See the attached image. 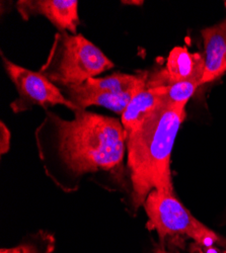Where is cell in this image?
Masks as SVG:
<instances>
[{"label":"cell","instance_id":"cell-1","mask_svg":"<svg viewBox=\"0 0 226 253\" xmlns=\"http://www.w3.org/2000/svg\"><path fill=\"white\" fill-rule=\"evenodd\" d=\"M72 120L46 111L35 139L46 175L64 193H74L86 176L110 191L131 197L128 167L124 164L127 135L121 120L87 110Z\"/></svg>","mask_w":226,"mask_h":253},{"label":"cell","instance_id":"cell-2","mask_svg":"<svg viewBox=\"0 0 226 253\" xmlns=\"http://www.w3.org/2000/svg\"><path fill=\"white\" fill-rule=\"evenodd\" d=\"M186 105H161L136 129L127 133V167L134 211L144 205L148 195L157 191L175 194L171 157Z\"/></svg>","mask_w":226,"mask_h":253},{"label":"cell","instance_id":"cell-3","mask_svg":"<svg viewBox=\"0 0 226 253\" xmlns=\"http://www.w3.org/2000/svg\"><path fill=\"white\" fill-rule=\"evenodd\" d=\"M114 67L105 53L82 35L58 32L39 72L61 88L84 83Z\"/></svg>","mask_w":226,"mask_h":253},{"label":"cell","instance_id":"cell-4","mask_svg":"<svg viewBox=\"0 0 226 253\" xmlns=\"http://www.w3.org/2000/svg\"><path fill=\"white\" fill-rule=\"evenodd\" d=\"M143 208L148 218V229L156 232L161 242L181 238L205 246L226 248V238L197 220L175 194L153 191Z\"/></svg>","mask_w":226,"mask_h":253},{"label":"cell","instance_id":"cell-5","mask_svg":"<svg viewBox=\"0 0 226 253\" xmlns=\"http://www.w3.org/2000/svg\"><path fill=\"white\" fill-rule=\"evenodd\" d=\"M146 87L145 71L141 74L114 73L94 77L77 85L61 87L65 97L78 110L96 105L122 115L133 96Z\"/></svg>","mask_w":226,"mask_h":253},{"label":"cell","instance_id":"cell-6","mask_svg":"<svg viewBox=\"0 0 226 253\" xmlns=\"http://www.w3.org/2000/svg\"><path fill=\"white\" fill-rule=\"evenodd\" d=\"M4 70L17 91V98L10 103L14 114L24 113L34 107H41L48 111L55 105H64L72 113L79 111L69 101L60 87L40 72L29 70L11 62L1 52Z\"/></svg>","mask_w":226,"mask_h":253},{"label":"cell","instance_id":"cell-7","mask_svg":"<svg viewBox=\"0 0 226 253\" xmlns=\"http://www.w3.org/2000/svg\"><path fill=\"white\" fill-rule=\"evenodd\" d=\"M205 61L200 53H191L187 48L176 47L167 59L166 66L153 71H145L146 87H162L172 84L192 81L201 85Z\"/></svg>","mask_w":226,"mask_h":253},{"label":"cell","instance_id":"cell-8","mask_svg":"<svg viewBox=\"0 0 226 253\" xmlns=\"http://www.w3.org/2000/svg\"><path fill=\"white\" fill-rule=\"evenodd\" d=\"M16 9L25 20L32 16H44L58 32L76 35L80 24L76 0H19Z\"/></svg>","mask_w":226,"mask_h":253},{"label":"cell","instance_id":"cell-9","mask_svg":"<svg viewBox=\"0 0 226 253\" xmlns=\"http://www.w3.org/2000/svg\"><path fill=\"white\" fill-rule=\"evenodd\" d=\"M204 43L205 69L201 81L210 83L226 72V18L221 23L201 31Z\"/></svg>","mask_w":226,"mask_h":253},{"label":"cell","instance_id":"cell-10","mask_svg":"<svg viewBox=\"0 0 226 253\" xmlns=\"http://www.w3.org/2000/svg\"><path fill=\"white\" fill-rule=\"evenodd\" d=\"M161 105L159 87H144L138 91L121 115V123L126 134L136 129Z\"/></svg>","mask_w":226,"mask_h":253},{"label":"cell","instance_id":"cell-11","mask_svg":"<svg viewBox=\"0 0 226 253\" xmlns=\"http://www.w3.org/2000/svg\"><path fill=\"white\" fill-rule=\"evenodd\" d=\"M56 240L47 231L41 230L12 248H2L0 253H54Z\"/></svg>","mask_w":226,"mask_h":253},{"label":"cell","instance_id":"cell-12","mask_svg":"<svg viewBox=\"0 0 226 253\" xmlns=\"http://www.w3.org/2000/svg\"><path fill=\"white\" fill-rule=\"evenodd\" d=\"M199 86L196 82L184 81L159 87L162 105H187Z\"/></svg>","mask_w":226,"mask_h":253},{"label":"cell","instance_id":"cell-13","mask_svg":"<svg viewBox=\"0 0 226 253\" xmlns=\"http://www.w3.org/2000/svg\"><path fill=\"white\" fill-rule=\"evenodd\" d=\"M169 246L166 250L167 253H226V248L215 247V246H205L196 242L181 239L172 238L163 241Z\"/></svg>","mask_w":226,"mask_h":253},{"label":"cell","instance_id":"cell-14","mask_svg":"<svg viewBox=\"0 0 226 253\" xmlns=\"http://www.w3.org/2000/svg\"><path fill=\"white\" fill-rule=\"evenodd\" d=\"M9 144H10V132L7 129V126L3 123H1V145H0L1 154H4L8 151Z\"/></svg>","mask_w":226,"mask_h":253},{"label":"cell","instance_id":"cell-15","mask_svg":"<svg viewBox=\"0 0 226 253\" xmlns=\"http://www.w3.org/2000/svg\"><path fill=\"white\" fill-rule=\"evenodd\" d=\"M123 4H132V5H142L143 1H122Z\"/></svg>","mask_w":226,"mask_h":253},{"label":"cell","instance_id":"cell-16","mask_svg":"<svg viewBox=\"0 0 226 253\" xmlns=\"http://www.w3.org/2000/svg\"><path fill=\"white\" fill-rule=\"evenodd\" d=\"M155 253H167V251L163 247H157L155 250Z\"/></svg>","mask_w":226,"mask_h":253}]
</instances>
